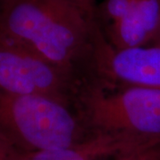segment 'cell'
<instances>
[{
    "label": "cell",
    "instance_id": "cell-8",
    "mask_svg": "<svg viewBox=\"0 0 160 160\" xmlns=\"http://www.w3.org/2000/svg\"><path fill=\"white\" fill-rule=\"evenodd\" d=\"M29 154L19 149L0 132V160H23Z\"/></svg>",
    "mask_w": 160,
    "mask_h": 160
},
{
    "label": "cell",
    "instance_id": "cell-11",
    "mask_svg": "<svg viewBox=\"0 0 160 160\" xmlns=\"http://www.w3.org/2000/svg\"><path fill=\"white\" fill-rule=\"evenodd\" d=\"M149 45H154V46H160V24L158 29V31L155 35L154 38L151 41V43Z\"/></svg>",
    "mask_w": 160,
    "mask_h": 160
},
{
    "label": "cell",
    "instance_id": "cell-10",
    "mask_svg": "<svg viewBox=\"0 0 160 160\" xmlns=\"http://www.w3.org/2000/svg\"><path fill=\"white\" fill-rule=\"evenodd\" d=\"M71 1L75 5L78 6L91 20L97 22L96 12H97L98 4L96 0H71Z\"/></svg>",
    "mask_w": 160,
    "mask_h": 160
},
{
    "label": "cell",
    "instance_id": "cell-5",
    "mask_svg": "<svg viewBox=\"0 0 160 160\" xmlns=\"http://www.w3.org/2000/svg\"><path fill=\"white\" fill-rule=\"evenodd\" d=\"M95 71L97 83L104 88L142 86L160 89V46L117 49L102 34L98 43Z\"/></svg>",
    "mask_w": 160,
    "mask_h": 160
},
{
    "label": "cell",
    "instance_id": "cell-3",
    "mask_svg": "<svg viewBox=\"0 0 160 160\" xmlns=\"http://www.w3.org/2000/svg\"><path fill=\"white\" fill-rule=\"evenodd\" d=\"M77 110L92 132L121 133L160 143V89L104 88L92 82L81 92Z\"/></svg>",
    "mask_w": 160,
    "mask_h": 160
},
{
    "label": "cell",
    "instance_id": "cell-1",
    "mask_svg": "<svg viewBox=\"0 0 160 160\" xmlns=\"http://www.w3.org/2000/svg\"><path fill=\"white\" fill-rule=\"evenodd\" d=\"M102 31L71 0H0V41L95 82Z\"/></svg>",
    "mask_w": 160,
    "mask_h": 160
},
{
    "label": "cell",
    "instance_id": "cell-2",
    "mask_svg": "<svg viewBox=\"0 0 160 160\" xmlns=\"http://www.w3.org/2000/svg\"><path fill=\"white\" fill-rule=\"evenodd\" d=\"M0 132L28 153L69 147L93 133L70 106L45 96L3 91Z\"/></svg>",
    "mask_w": 160,
    "mask_h": 160
},
{
    "label": "cell",
    "instance_id": "cell-9",
    "mask_svg": "<svg viewBox=\"0 0 160 160\" xmlns=\"http://www.w3.org/2000/svg\"><path fill=\"white\" fill-rule=\"evenodd\" d=\"M116 160H160V146L120 156Z\"/></svg>",
    "mask_w": 160,
    "mask_h": 160
},
{
    "label": "cell",
    "instance_id": "cell-6",
    "mask_svg": "<svg viewBox=\"0 0 160 160\" xmlns=\"http://www.w3.org/2000/svg\"><path fill=\"white\" fill-rule=\"evenodd\" d=\"M157 146H160V143L131 135L94 132L74 145L32 152L23 160H102Z\"/></svg>",
    "mask_w": 160,
    "mask_h": 160
},
{
    "label": "cell",
    "instance_id": "cell-7",
    "mask_svg": "<svg viewBox=\"0 0 160 160\" xmlns=\"http://www.w3.org/2000/svg\"><path fill=\"white\" fill-rule=\"evenodd\" d=\"M159 24L160 0H136L125 17L102 31L114 48H132L149 45Z\"/></svg>",
    "mask_w": 160,
    "mask_h": 160
},
{
    "label": "cell",
    "instance_id": "cell-4",
    "mask_svg": "<svg viewBox=\"0 0 160 160\" xmlns=\"http://www.w3.org/2000/svg\"><path fill=\"white\" fill-rule=\"evenodd\" d=\"M89 83L70 70L0 41V91L45 96L76 109Z\"/></svg>",
    "mask_w": 160,
    "mask_h": 160
}]
</instances>
